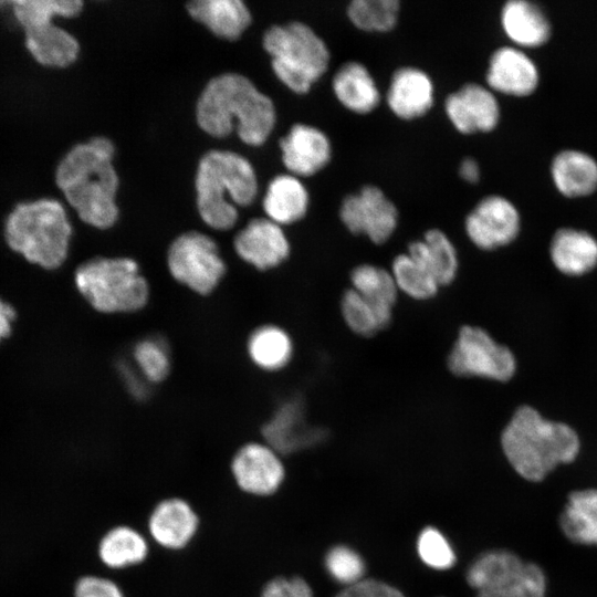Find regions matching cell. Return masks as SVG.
I'll return each mask as SVG.
<instances>
[{
  "label": "cell",
  "mask_w": 597,
  "mask_h": 597,
  "mask_svg": "<svg viewBox=\"0 0 597 597\" xmlns=\"http://www.w3.org/2000/svg\"><path fill=\"white\" fill-rule=\"evenodd\" d=\"M332 85L338 102L354 113L367 114L379 104L375 80L360 62L344 63L334 74Z\"/></svg>",
  "instance_id": "7402d4cb"
},
{
  "label": "cell",
  "mask_w": 597,
  "mask_h": 597,
  "mask_svg": "<svg viewBox=\"0 0 597 597\" xmlns=\"http://www.w3.org/2000/svg\"><path fill=\"white\" fill-rule=\"evenodd\" d=\"M248 352L255 365L276 370L287 364L292 355L290 336L280 327L265 325L256 328L248 342Z\"/></svg>",
  "instance_id": "1f68e13d"
},
{
  "label": "cell",
  "mask_w": 597,
  "mask_h": 597,
  "mask_svg": "<svg viewBox=\"0 0 597 597\" xmlns=\"http://www.w3.org/2000/svg\"><path fill=\"white\" fill-rule=\"evenodd\" d=\"M264 442L280 455H290L320 441L322 433L310 429L296 401L282 405L262 428Z\"/></svg>",
  "instance_id": "d6986e66"
},
{
  "label": "cell",
  "mask_w": 597,
  "mask_h": 597,
  "mask_svg": "<svg viewBox=\"0 0 597 597\" xmlns=\"http://www.w3.org/2000/svg\"><path fill=\"white\" fill-rule=\"evenodd\" d=\"M197 207L203 222L216 230L231 229L237 206H249L258 192L255 171L248 159L228 150H212L199 161Z\"/></svg>",
  "instance_id": "277c9868"
},
{
  "label": "cell",
  "mask_w": 597,
  "mask_h": 597,
  "mask_svg": "<svg viewBox=\"0 0 597 597\" xmlns=\"http://www.w3.org/2000/svg\"><path fill=\"white\" fill-rule=\"evenodd\" d=\"M552 176L556 188L563 195L587 196L597 188V161L579 150H563L553 160Z\"/></svg>",
  "instance_id": "83f0119b"
},
{
  "label": "cell",
  "mask_w": 597,
  "mask_h": 597,
  "mask_svg": "<svg viewBox=\"0 0 597 597\" xmlns=\"http://www.w3.org/2000/svg\"><path fill=\"white\" fill-rule=\"evenodd\" d=\"M433 91V83L426 72L413 66H402L391 76L387 103L396 116L413 119L431 108Z\"/></svg>",
  "instance_id": "ac0fdd59"
},
{
  "label": "cell",
  "mask_w": 597,
  "mask_h": 597,
  "mask_svg": "<svg viewBox=\"0 0 597 597\" xmlns=\"http://www.w3.org/2000/svg\"><path fill=\"white\" fill-rule=\"evenodd\" d=\"M444 109L452 125L462 134L490 132L500 118L495 95L478 83H467L448 95Z\"/></svg>",
  "instance_id": "5bb4252c"
},
{
  "label": "cell",
  "mask_w": 597,
  "mask_h": 597,
  "mask_svg": "<svg viewBox=\"0 0 597 597\" xmlns=\"http://www.w3.org/2000/svg\"><path fill=\"white\" fill-rule=\"evenodd\" d=\"M149 551L148 537L127 524L111 527L97 545L101 563L111 570H123L143 564Z\"/></svg>",
  "instance_id": "44dd1931"
},
{
  "label": "cell",
  "mask_w": 597,
  "mask_h": 597,
  "mask_svg": "<svg viewBox=\"0 0 597 597\" xmlns=\"http://www.w3.org/2000/svg\"><path fill=\"white\" fill-rule=\"evenodd\" d=\"M345 227L355 234H365L376 244L386 242L395 232L398 210L376 186H365L346 196L339 209Z\"/></svg>",
  "instance_id": "8fae6325"
},
{
  "label": "cell",
  "mask_w": 597,
  "mask_h": 597,
  "mask_svg": "<svg viewBox=\"0 0 597 597\" xmlns=\"http://www.w3.org/2000/svg\"><path fill=\"white\" fill-rule=\"evenodd\" d=\"M336 597H364L360 582L345 587Z\"/></svg>",
  "instance_id": "bcb514c9"
},
{
  "label": "cell",
  "mask_w": 597,
  "mask_h": 597,
  "mask_svg": "<svg viewBox=\"0 0 597 597\" xmlns=\"http://www.w3.org/2000/svg\"><path fill=\"white\" fill-rule=\"evenodd\" d=\"M71 235L66 211L54 199L18 205L4 224L9 247L30 263L46 270L56 269L65 261Z\"/></svg>",
  "instance_id": "5b68a950"
},
{
  "label": "cell",
  "mask_w": 597,
  "mask_h": 597,
  "mask_svg": "<svg viewBox=\"0 0 597 597\" xmlns=\"http://www.w3.org/2000/svg\"><path fill=\"white\" fill-rule=\"evenodd\" d=\"M14 318V308L0 298V342L10 335Z\"/></svg>",
  "instance_id": "ee69618b"
},
{
  "label": "cell",
  "mask_w": 597,
  "mask_h": 597,
  "mask_svg": "<svg viewBox=\"0 0 597 597\" xmlns=\"http://www.w3.org/2000/svg\"><path fill=\"white\" fill-rule=\"evenodd\" d=\"M282 161L296 177H307L322 170L331 160L329 138L320 128L307 124H294L280 140Z\"/></svg>",
  "instance_id": "2e32d148"
},
{
  "label": "cell",
  "mask_w": 597,
  "mask_h": 597,
  "mask_svg": "<svg viewBox=\"0 0 597 597\" xmlns=\"http://www.w3.org/2000/svg\"><path fill=\"white\" fill-rule=\"evenodd\" d=\"M230 471L238 489L254 498L273 496L286 478L281 455L261 441L241 444L231 458Z\"/></svg>",
  "instance_id": "30bf717a"
},
{
  "label": "cell",
  "mask_w": 597,
  "mask_h": 597,
  "mask_svg": "<svg viewBox=\"0 0 597 597\" xmlns=\"http://www.w3.org/2000/svg\"><path fill=\"white\" fill-rule=\"evenodd\" d=\"M547 577L536 563L526 561L524 567L513 577L475 597H546Z\"/></svg>",
  "instance_id": "d590c367"
},
{
  "label": "cell",
  "mask_w": 597,
  "mask_h": 597,
  "mask_svg": "<svg viewBox=\"0 0 597 597\" xmlns=\"http://www.w3.org/2000/svg\"><path fill=\"white\" fill-rule=\"evenodd\" d=\"M263 48L271 56L276 77L297 94L311 90L326 72L331 59L324 40L300 21L269 28L263 35Z\"/></svg>",
  "instance_id": "8992f818"
},
{
  "label": "cell",
  "mask_w": 597,
  "mask_h": 597,
  "mask_svg": "<svg viewBox=\"0 0 597 597\" xmlns=\"http://www.w3.org/2000/svg\"><path fill=\"white\" fill-rule=\"evenodd\" d=\"M459 174L469 184H475L480 179V167L474 158H463L459 166Z\"/></svg>",
  "instance_id": "f6af8a7d"
},
{
  "label": "cell",
  "mask_w": 597,
  "mask_h": 597,
  "mask_svg": "<svg viewBox=\"0 0 597 597\" xmlns=\"http://www.w3.org/2000/svg\"><path fill=\"white\" fill-rule=\"evenodd\" d=\"M325 565L329 575L346 587L364 579V561L350 547L337 545L331 548L325 557Z\"/></svg>",
  "instance_id": "f35d334b"
},
{
  "label": "cell",
  "mask_w": 597,
  "mask_h": 597,
  "mask_svg": "<svg viewBox=\"0 0 597 597\" xmlns=\"http://www.w3.org/2000/svg\"><path fill=\"white\" fill-rule=\"evenodd\" d=\"M187 11L213 34L231 41L251 22V13L240 0H196L187 3Z\"/></svg>",
  "instance_id": "603a6c76"
},
{
  "label": "cell",
  "mask_w": 597,
  "mask_h": 597,
  "mask_svg": "<svg viewBox=\"0 0 597 597\" xmlns=\"http://www.w3.org/2000/svg\"><path fill=\"white\" fill-rule=\"evenodd\" d=\"M133 355L138 370L146 380L158 383L169 373V355L166 346L159 339L145 338L138 342L134 347Z\"/></svg>",
  "instance_id": "74e56055"
},
{
  "label": "cell",
  "mask_w": 597,
  "mask_h": 597,
  "mask_svg": "<svg viewBox=\"0 0 597 597\" xmlns=\"http://www.w3.org/2000/svg\"><path fill=\"white\" fill-rule=\"evenodd\" d=\"M421 561L436 569L450 568L455 562L454 552L448 540L433 527L422 530L417 541Z\"/></svg>",
  "instance_id": "ab89813d"
},
{
  "label": "cell",
  "mask_w": 597,
  "mask_h": 597,
  "mask_svg": "<svg viewBox=\"0 0 597 597\" xmlns=\"http://www.w3.org/2000/svg\"><path fill=\"white\" fill-rule=\"evenodd\" d=\"M501 446L514 471L531 483L542 482L558 465L572 463L580 450L573 428L544 419L530 406L515 411L502 432Z\"/></svg>",
  "instance_id": "3957f363"
},
{
  "label": "cell",
  "mask_w": 597,
  "mask_h": 597,
  "mask_svg": "<svg viewBox=\"0 0 597 597\" xmlns=\"http://www.w3.org/2000/svg\"><path fill=\"white\" fill-rule=\"evenodd\" d=\"M200 527V517L184 498L169 496L156 503L147 520V537L172 552L186 548Z\"/></svg>",
  "instance_id": "4fadbf2b"
},
{
  "label": "cell",
  "mask_w": 597,
  "mask_h": 597,
  "mask_svg": "<svg viewBox=\"0 0 597 597\" xmlns=\"http://www.w3.org/2000/svg\"><path fill=\"white\" fill-rule=\"evenodd\" d=\"M196 116L200 128L213 137L229 135L235 125L240 139L250 146L262 145L276 121L272 100L237 73L221 74L206 85Z\"/></svg>",
  "instance_id": "7a4b0ae2"
},
{
  "label": "cell",
  "mask_w": 597,
  "mask_h": 597,
  "mask_svg": "<svg viewBox=\"0 0 597 597\" xmlns=\"http://www.w3.org/2000/svg\"><path fill=\"white\" fill-rule=\"evenodd\" d=\"M74 280L82 296L102 313L135 312L148 298L147 281L129 258L91 259L76 269Z\"/></svg>",
  "instance_id": "52a82bcc"
},
{
  "label": "cell",
  "mask_w": 597,
  "mask_h": 597,
  "mask_svg": "<svg viewBox=\"0 0 597 597\" xmlns=\"http://www.w3.org/2000/svg\"><path fill=\"white\" fill-rule=\"evenodd\" d=\"M520 216L514 205L502 196L480 200L465 218V232L480 249L493 250L515 239Z\"/></svg>",
  "instance_id": "7c38bea8"
},
{
  "label": "cell",
  "mask_w": 597,
  "mask_h": 597,
  "mask_svg": "<svg viewBox=\"0 0 597 597\" xmlns=\"http://www.w3.org/2000/svg\"><path fill=\"white\" fill-rule=\"evenodd\" d=\"M25 44L38 62L53 67L72 64L80 52L77 40L53 22L28 30Z\"/></svg>",
  "instance_id": "f1b7e54d"
},
{
  "label": "cell",
  "mask_w": 597,
  "mask_h": 597,
  "mask_svg": "<svg viewBox=\"0 0 597 597\" xmlns=\"http://www.w3.org/2000/svg\"><path fill=\"white\" fill-rule=\"evenodd\" d=\"M490 88L513 96L531 94L538 83V71L533 60L513 46L493 52L486 72Z\"/></svg>",
  "instance_id": "e0dca14e"
},
{
  "label": "cell",
  "mask_w": 597,
  "mask_h": 597,
  "mask_svg": "<svg viewBox=\"0 0 597 597\" xmlns=\"http://www.w3.org/2000/svg\"><path fill=\"white\" fill-rule=\"evenodd\" d=\"M308 207V192L298 177L285 174L274 177L268 186L263 208L275 223L290 224L302 219Z\"/></svg>",
  "instance_id": "484cf974"
},
{
  "label": "cell",
  "mask_w": 597,
  "mask_h": 597,
  "mask_svg": "<svg viewBox=\"0 0 597 597\" xmlns=\"http://www.w3.org/2000/svg\"><path fill=\"white\" fill-rule=\"evenodd\" d=\"M558 525L570 543L597 548V488L570 491L559 513Z\"/></svg>",
  "instance_id": "ffe728a7"
},
{
  "label": "cell",
  "mask_w": 597,
  "mask_h": 597,
  "mask_svg": "<svg viewBox=\"0 0 597 597\" xmlns=\"http://www.w3.org/2000/svg\"><path fill=\"white\" fill-rule=\"evenodd\" d=\"M167 264L176 281L201 295L211 293L226 272L216 242L197 231L175 239L168 250Z\"/></svg>",
  "instance_id": "ba28073f"
},
{
  "label": "cell",
  "mask_w": 597,
  "mask_h": 597,
  "mask_svg": "<svg viewBox=\"0 0 597 597\" xmlns=\"http://www.w3.org/2000/svg\"><path fill=\"white\" fill-rule=\"evenodd\" d=\"M407 253L426 269L440 286L451 283L455 277L457 250L441 230H428L421 240L409 244Z\"/></svg>",
  "instance_id": "4316f807"
},
{
  "label": "cell",
  "mask_w": 597,
  "mask_h": 597,
  "mask_svg": "<svg viewBox=\"0 0 597 597\" xmlns=\"http://www.w3.org/2000/svg\"><path fill=\"white\" fill-rule=\"evenodd\" d=\"M115 148L106 137L75 145L56 168V184L85 223L107 229L118 217Z\"/></svg>",
  "instance_id": "6da1fadb"
},
{
  "label": "cell",
  "mask_w": 597,
  "mask_h": 597,
  "mask_svg": "<svg viewBox=\"0 0 597 597\" xmlns=\"http://www.w3.org/2000/svg\"><path fill=\"white\" fill-rule=\"evenodd\" d=\"M83 8L80 0H20L13 2V12L25 31L52 22L53 17H74Z\"/></svg>",
  "instance_id": "e575fe53"
},
{
  "label": "cell",
  "mask_w": 597,
  "mask_h": 597,
  "mask_svg": "<svg viewBox=\"0 0 597 597\" xmlns=\"http://www.w3.org/2000/svg\"><path fill=\"white\" fill-rule=\"evenodd\" d=\"M399 10L398 0H353L347 7V14L360 30L386 32L396 25Z\"/></svg>",
  "instance_id": "d6a6232c"
},
{
  "label": "cell",
  "mask_w": 597,
  "mask_h": 597,
  "mask_svg": "<svg viewBox=\"0 0 597 597\" xmlns=\"http://www.w3.org/2000/svg\"><path fill=\"white\" fill-rule=\"evenodd\" d=\"M341 308L347 326L358 335L371 336L387 326L374 306L353 289L344 293Z\"/></svg>",
  "instance_id": "8d00e7d4"
},
{
  "label": "cell",
  "mask_w": 597,
  "mask_h": 597,
  "mask_svg": "<svg viewBox=\"0 0 597 597\" xmlns=\"http://www.w3.org/2000/svg\"><path fill=\"white\" fill-rule=\"evenodd\" d=\"M350 281L352 289L368 301L388 325L398 294L391 272L371 264H363L352 271Z\"/></svg>",
  "instance_id": "f546056e"
},
{
  "label": "cell",
  "mask_w": 597,
  "mask_h": 597,
  "mask_svg": "<svg viewBox=\"0 0 597 597\" xmlns=\"http://www.w3.org/2000/svg\"><path fill=\"white\" fill-rule=\"evenodd\" d=\"M391 274L398 291L416 300H428L440 287L434 277L407 252L395 258Z\"/></svg>",
  "instance_id": "836d02e7"
},
{
  "label": "cell",
  "mask_w": 597,
  "mask_h": 597,
  "mask_svg": "<svg viewBox=\"0 0 597 597\" xmlns=\"http://www.w3.org/2000/svg\"><path fill=\"white\" fill-rule=\"evenodd\" d=\"M367 597H405V595L394 586L377 579H366Z\"/></svg>",
  "instance_id": "7bdbcfd3"
},
{
  "label": "cell",
  "mask_w": 597,
  "mask_h": 597,
  "mask_svg": "<svg viewBox=\"0 0 597 597\" xmlns=\"http://www.w3.org/2000/svg\"><path fill=\"white\" fill-rule=\"evenodd\" d=\"M525 563L512 551L491 549L482 553L470 565L467 582L476 593L489 590L517 574Z\"/></svg>",
  "instance_id": "4dcf8cb0"
},
{
  "label": "cell",
  "mask_w": 597,
  "mask_h": 597,
  "mask_svg": "<svg viewBox=\"0 0 597 597\" xmlns=\"http://www.w3.org/2000/svg\"><path fill=\"white\" fill-rule=\"evenodd\" d=\"M73 597H125V595L114 579L103 575L86 574L76 579Z\"/></svg>",
  "instance_id": "60d3db41"
},
{
  "label": "cell",
  "mask_w": 597,
  "mask_h": 597,
  "mask_svg": "<svg viewBox=\"0 0 597 597\" xmlns=\"http://www.w3.org/2000/svg\"><path fill=\"white\" fill-rule=\"evenodd\" d=\"M237 254L258 270L281 264L290 253L289 240L280 224L256 218L238 232L233 241Z\"/></svg>",
  "instance_id": "9a60e30c"
},
{
  "label": "cell",
  "mask_w": 597,
  "mask_h": 597,
  "mask_svg": "<svg viewBox=\"0 0 597 597\" xmlns=\"http://www.w3.org/2000/svg\"><path fill=\"white\" fill-rule=\"evenodd\" d=\"M448 367L458 376L506 381L514 375L516 364L512 352L498 344L488 332L463 326L448 356Z\"/></svg>",
  "instance_id": "9c48e42d"
},
{
  "label": "cell",
  "mask_w": 597,
  "mask_h": 597,
  "mask_svg": "<svg viewBox=\"0 0 597 597\" xmlns=\"http://www.w3.org/2000/svg\"><path fill=\"white\" fill-rule=\"evenodd\" d=\"M551 258L567 275H582L597 265V241L586 231L559 229L553 237Z\"/></svg>",
  "instance_id": "cb8c5ba5"
},
{
  "label": "cell",
  "mask_w": 597,
  "mask_h": 597,
  "mask_svg": "<svg viewBox=\"0 0 597 597\" xmlns=\"http://www.w3.org/2000/svg\"><path fill=\"white\" fill-rule=\"evenodd\" d=\"M501 23L506 35L524 46L541 45L551 35V25L542 9L526 0L507 1L501 11Z\"/></svg>",
  "instance_id": "d4e9b609"
},
{
  "label": "cell",
  "mask_w": 597,
  "mask_h": 597,
  "mask_svg": "<svg viewBox=\"0 0 597 597\" xmlns=\"http://www.w3.org/2000/svg\"><path fill=\"white\" fill-rule=\"evenodd\" d=\"M260 597H314L307 582L297 575H277L262 587Z\"/></svg>",
  "instance_id": "b9f144b4"
}]
</instances>
